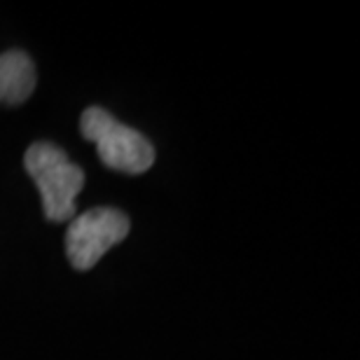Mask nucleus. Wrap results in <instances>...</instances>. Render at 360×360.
<instances>
[{"label":"nucleus","instance_id":"2","mask_svg":"<svg viewBox=\"0 0 360 360\" xmlns=\"http://www.w3.org/2000/svg\"><path fill=\"white\" fill-rule=\"evenodd\" d=\"M80 131L96 146L101 162L108 169L122 174H146L155 164V148L141 131L124 127L110 112L98 105H91L82 112Z\"/></svg>","mask_w":360,"mask_h":360},{"label":"nucleus","instance_id":"3","mask_svg":"<svg viewBox=\"0 0 360 360\" xmlns=\"http://www.w3.org/2000/svg\"><path fill=\"white\" fill-rule=\"evenodd\" d=\"M131 222L117 208H91L75 215L66 232V255L75 269L87 271L112 246L127 239Z\"/></svg>","mask_w":360,"mask_h":360},{"label":"nucleus","instance_id":"4","mask_svg":"<svg viewBox=\"0 0 360 360\" xmlns=\"http://www.w3.org/2000/svg\"><path fill=\"white\" fill-rule=\"evenodd\" d=\"M35 89V66L21 49L0 54V103L19 105Z\"/></svg>","mask_w":360,"mask_h":360},{"label":"nucleus","instance_id":"1","mask_svg":"<svg viewBox=\"0 0 360 360\" xmlns=\"http://www.w3.org/2000/svg\"><path fill=\"white\" fill-rule=\"evenodd\" d=\"M24 167L40 190L45 218L49 222L73 220L75 197L84 187V171L54 143H33L24 155Z\"/></svg>","mask_w":360,"mask_h":360}]
</instances>
